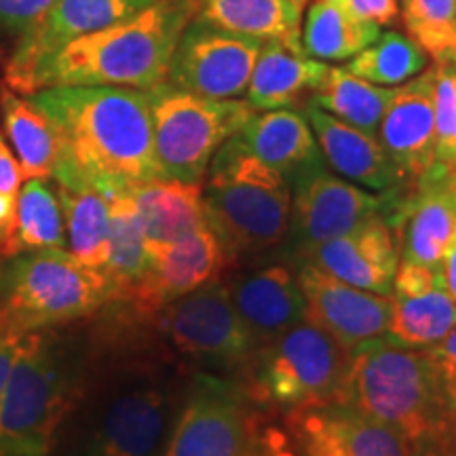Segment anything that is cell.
Masks as SVG:
<instances>
[{"instance_id": "ee69618b", "label": "cell", "mask_w": 456, "mask_h": 456, "mask_svg": "<svg viewBox=\"0 0 456 456\" xmlns=\"http://www.w3.org/2000/svg\"><path fill=\"white\" fill-rule=\"evenodd\" d=\"M431 351L442 363H456V322L446 338H444L440 345L431 346Z\"/></svg>"}, {"instance_id": "c3c4849f", "label": "cell", "mask_w": 456, "mask_h": 456, "mask_svg": "<svg viewBox=\"0 0 456 456\" xmlns=\"http://www.w3.org/2000/svg\"><path fill=\"white\" fill-rule=\"evenodd\" d=\"M456 169V127H454V146H452V169L450 171H454Z\"/></svg>"}, {"instance_id": "4dcf8cb0", "label": "cell", "mask_w": 456, "mask_h": 456, "mask_svg": "<svg viewBox=\"0 0 456 456\" xmlns=\"http://www.w3.org/2000/svg\"><path fill=\"white\" fill-rule=\"evenodd\" d=\"M4 127L20 157L24 178H49L53 175L57 140L53 125L34 104L30 95L21 98L15 91H3Z\"/></svg>"}, {"instance_id": "d6a6232c", "label": "cell", "mask_w": 456, "mask_h": 456, "mask_svg": "<svg viewBox=\"0 0 456 456\" xmlns=\"http://www.w3.org/2000/svg\"><path fill=\"white\" fill-rule=\"evenodd\" d=\"M17 239L24 249L64 248L66 224L55 188L43 178H30L17 199Z\"/></svg>"}, {"instance_id": "b9f144b4", "label": "cell", "mask_w": 456, "mask_h": 456, "mask_svg": "<svg viewBox=\"0 0 456 456\" xmlns=\"http://www.w3.org/2000/svg\"><path fill=\"white\" fill-rule=\"evenodd\" d=\"M21 340L13 338V336L0 332V403H3L4 387H7L11 368H13L17 346H20Z\"/></svg>"}, {"instance_id": "74e56055", "label": "cell", "mask_w": 456, "mask_h": 456, "mask_svg": "<svg viewBox=\"0 0 456 456\" xmlns=\"http://www.w3.org/2000/svg\"><path fill=\"white\" fill-rule=\"evenodd\" d=\"M346 13L355 20L370 21L376 26H387L399 20V3L397 0H334Z\"/></svg>"}, {"instance_id": "681fc988", "label": "cell", "mask_w": 456, "mask_h": 456, "mask_svg": "<svg viewBox=\"0 0 456 456\" xmlns=\"http://www.w3.org/2000/svg\"><path fill=\"white\" fill-rule=\"evenodd\" d=\"M452 433H454V437H456V403H454V408H452Z\"/></svg>"}, {"instance_id": "ba28073f", "label": "cell", "mask_w": 456, "mask_h": 456, "mask_svg": "<svg viewBox=\"0 0 456 456\" xmlns=\"http://www.w3.org/2000/svg\"><path fill=\"white\" fill-rule=\"evenodd\" d=\"M241 383L197 374L161 456H285V437L262 420Z\"/></svg>"}, {"instance_id": "52a82bcc", "label": "cell", "mask_w": 456, "mask_h": 456, "mask_svg": "<svg viewBox=\"0 0 456 456\" xmlns=\"http://www.w3.org/2000/svg\"><path fill=\"white\" fill-rule=\"evenodd\" d=\"M241 387L266 410L345 403L351 351L309 322L262 342L241 362Z\"/></svg>"}, {"instance_id": "7bdbcfd3", "label": "cell", "mask_w": 456, "mask_h": 456, "mask_svg": "<svg viewBox=\"0 0 456 456\" xmlns=\"http://www.w3.org/2000/svg\"><path fill=\"white\" fill-rule=\"evenodd\" d=\"M440 273H442L444 289H446V292L450 294V298L456 302V235L452 241H450L446 254H444Z\"/></svg>"}, {"instance_id": "f35d334b", "label": "cell", "mask_w": 456, "mask_h": 456, "mask_svg": "<svg viewBox=\"0 0 456 456\" xmlns=\"http://www.w3.org/2000/svg\"><path fill=\"white\" fill-rule=\"evenodd\" d=\"M21 254L17 239V199L0 192V258H13Z\"/></svg>"}, {"instance_id": "d590c367", "label": "cell", "mask_w": 456, "mask_h": 456, "mask_svg": "<svg viewBox=\"0 0 456 456\" xmlns=\"http://www.w3.org/2000/svg\"><path fill=\"white\" fill-rule=\"evenodd\" d=\"M442 283L440 269L419 265V262L399 260L395 277H393V296H419L429 292Z\"/></svg>"}, {"instance_id": "816d5d0a", "label": "cell", "mask_w": 456, "mask_h": 456, "mask_svg": "<svg viewBox=\"0 0 456 456\" xmlns=\"http://www.w3.org/2000/svg\"><path fill=\"white\" fill-rule=\"evenodd\" d=\"M285 456H296V454H294V452H288V454H285Z\"/></svg>"}, {"instance_id": "2e32d148", "label": "cell", "mask_w": 456, "mask_h": 456, "mask_svg": "<svg viewBox=\"0 0 456 456\" xmlns=\"http://www.w3.org/2000/svg\"><path fill=\"white\" fill-rule=\"evenodd\" d=\"M305 322L328 332L346 351L385 336L391 315V296H380L340 281L311 262H300L296 273Z\"/></svg>"}, {"instance_id": "f1b7e54d", "label": "cell", "mask_w": 456, "mask_h": 456, "mask_svg": "<svg viewBox=\"0 0 456 456\" xmlns=\"http://www.w3.org/2000/svg\"><path fill=\"white\" fill-rule=\"evenodd\" d=\"M393 89L363 81L346 68L330 66L323 81L313 91L309 104L322 108V110L330 112L340 121L349 123L351 127L376 135L380 118H383L387 104H389L393 95Z\"/></svg>"}, {"instance_id": "e0dca14e", "label": "cell", "mask_w": 456, "mask_h": 456, "mask_svg": "<svg viewBox=\"0 0 456 456\" xmlns=\"http://www.w3.org/2000/svg\"><path fill=\"white\" fill-rule=\"evenodd\" d=\"M288 414L298 456H410V442L402 433L349 403L300 408Z\"/></svg>"}, {"instance_id": "ab89813d", "label": "cell", "mask_w": 456, "mask_h": 456, "mask_svg": "<svg viewBox=\"0 0 456 456\" xmlns=\"http://www.w3.org/2000/svg\"><path fill=\"white\" fill-rule=\"evenodd\" d=\"M410 456H456V437L452 427L427 433L419 440L410 442Z\"/></svg>"}, {"instance_id": "bcb514c9", "label": "cell", "mask_w": 456, "mask_h": 456, "mask_svg": "<svg viewBox=\"0 0 456 456\" xmlns=\"http://www.w3.org/2000/svg\"><path fill=\"white\" fill-rule=\"evenodd\" d=\"M448 184H450V188H452V192L456 195V169L450 171V174H448Z\"/></svg>"}, {"instance_id": "836d02e7", "label": "cell", "mask_w": 456, "mask_h": 456, "mask_svg": "<svg viewBox=\"0 0 456 456\" xmlns=\"http://www.w3.org/2000/svg\"><path fill=\"white\" fill-rule=\"evenodd\" d=\"M399 20L410 38L436 61H446L456 32V0H402Z\"/></svg>"}, {"instance_id": "9a60e30c", "label": "cell", "mask_w": 456, "mask_h": 456, "mask_svg": "<svg viewBox=\"0 0 456 456\" xmlns=\"http://www.w3.org/2000/svg\"><path fill=\"white\" fill-rule=\"evenodd\" d=\"M376 140L399 184L412 191L425 180L436 165V66L393 89Z\"/></svg>"}, {"instance_id": "5b68a950", "label": "cell", "mask_w": 456, "mask_h": 456, "mask_svg": "<svg viewBox=\"0 0 456 456\" xmlns=\"http://www.w3.org/2000/svg\"><path fill=\"white\" fill-rule=\"evenodd\" d=\"M77 383L60 336L43 330L21 338L0 403V456H47L77 397Z\"/></svg>"}, {"instance_id": "6da1fadb", "label": "cell", "mask_w": 456, "mask_h": 456, "mask_svg": "<svg viewBox=\"0 0 456 456\" xmlns=\"http://www.w3.org/2000/svg\"><path fill=\"white\" fill-rule=\"evenodd\" d=\"M30 98L53 125L57 184L112 195L159 178L146 91L51 87Z\"/></svg>"}, {"instance_id": "ffe728a7", "label": "cell", "mask_w": 456, "mask_h": 456, "mask_svg": "<svg viewBox=\"0 0 456 456\" xmlns=\"http://www.w3.org/2000/svg\"><path fill=\"white\" fill-rule=\"evenodd\" d=\"M228 292L258 345L305 322V298L288 266L271 265L232 279Z\"/></svg>"}, {"instance_id": "cb8c5ba5", "label": "cell", "mask_w": 456, "mask_h": 456, "mask_svg": "<svg viewBox=\"0 0 456 456\" xmlns=\"http://www.w3.org/2000/svg\"><path fill=\"white\" fill-rule=\"evenodd\" d=\"M239 135L260 161L285 178L296 180L306 169L323 165L322 151L302 112L285 108L256 112Z\"/></svg>"}, {"instance_id": "ac0fdd59", "label": "cell", "mask_w": 456, "mask_h": 456, "mask_svg": "<svg viewBox=\"0 0 456 456\" xmlns=\"http://www.w3.org/2000/svg\"><path fill=\"white\" fill-rule=\"evenodd\" d=\"M387 201L389 191L376 197L351 182L336 178L323 165L306 169L294 180L292 197V224L300 249L346 235L370 214L380 212Z\"/></svg>"}, {"instance_id": "5bb4252c", "label": "cell", "mask_w": 456, "mask_h": 456, "mask_svg": "<svg viewBox=\"0 0 456 456\" xmlns=\"http://www.w3.org/2000/svg\"><path fill=\"white\" fill-rule=\"evenodd\" d=\"M232 262L235 258L208 222L191 235L151 254L144 277L125 296L123 305L135 315L152 317L169 302L220 279Z\"/></svg>"}, {"instance_id": "f907efd6", "label": "cell", "mask_w": 456, "mask_h": 456, "mask_svg": "<svg viewBox=\"0 0 456 456\" xmlns=\"http://www.w3.org/2000/svg\"><path fill=\"white\" fill-rule=\"evenodd\" d=\"M294 3H298V4H302V7H305V4L309 3V0H294Z\"/></svg>"}, {"instance_id": "f546056e", "label": "cell", "mask_w": 456, "mask_h": 456, "mask_svg": "<svg viewBox=\"0 0 456 456\" xmlns=\"http://www.w3.org/2000/svg\"><path fill=\"white\" fill-rule=\"evenodd\" d=\"M379 37L380 26L355 20L334 0H313L302 30V49L319 60H349Z\"/></svg>"}, {"instance_id": "7dc6e473", "label": "cell", "mask_w": 456, "mask_h": 456, "mask_svg": "<svg viewBox=\"0 0 456 456\" xmlns=\"http://www.w3.org/2000/svg\"><path fill=\"white\" fill-rule=\"evenodd\" d=\"M446 61H452V64H456V32H454V43H452V49H450V55Z\"/></svg>"}, {"instance_id": "7a4b0ae2", "label": "cell", "mask_w": 456, "mask_h": 456, "mask_svg": "<svg viewBox=\"0 0 456 456\" xmlns=\"http://www.w3.org/2000/svg\"><path fill=\"white\" fill-rule=\"evenodd\" d=\"M195 17L197 0H155L138 15L47 57L32 72L26 95L51 87H157L167 81L175 45Z\"/></svg>"}, {"instance_id": "8992f818", "label": "cell", "mask_w": 456, "mask_h": 456, "mask_svg": "<svg viewBox=\"0 0 456 456\" xmlns=\"http://www.w3.org/2000/svg\"><path fill=\"white\" fill-rule=\"evenodd\" d=\"M0 269V332L21 340L89 317L110 302L104 273L87 269L64 248L17 254Z\"/></svg>"}, {"instance_id": "4316f807", "label": "cell", "mask_w": 456, "mask_h": 456, "mask_svg": "<svg viewBox=\"0 0 456 456\" xmlns=\"http://www.w3.org/2000/svg\"><path fill=\"white\" fill-rule=\"evenodd\" d=\"M110 203V237L104 275L110 283V302H123L144 277L151 262L144 228L129 192L106 195Z\"/></svg>"}, {"instance_id": "e575fe53", "label": "cell", "mask_w": 456, "mask_h": 456, "mask_svg": "<svg viewBox=\"0 0 456 456\" xmlns=\"http://www.w3.org/2000/svg\"><path fill=\"white\" fill-rule=\"evenodd\" d=\"M456 127V64L436 61V167L450 174Z\"/></svg>"}, {"instance_id": "603a6c76", "label": "cell", "mask_w": 456, "mask_h": 456, "mask_svg": "<svg viewBox=\"0 0 456 456\" xmlns=\"http://www.w3.org/2000/svg\"><path fill=\"white\" fill-rule=\"evenodd\" d=\"M328 68V64L311 60L306 53H296L281 43L265 41L245 91L248 104L254 110L306 106Z\"/></svg>"}, {"instance_id": "8d00e7d4", "label": "cell", "mask_w": 456, "mask_h": 456, "mask_svg": "<svg viewBox=\"0 0 456 456\" xmlns=\"http://www.w3.org/2000/svg\"><path fill=\"white\" fill-rule=\"evenodd\" d=\"M55 0H0V32L17 38L47 11Z\"/></svg>"}, {"instance_id": "d6986e66", "label": "cell", "mask_w": 456, "mask_h": 456, "mask_svg": "<svg viewBox=\"0 0 456 456\" xmlns=\"http://www.w3.org/2000/svg\"><path fill=\"white\" fill-rule=\"evenodd\" d=\"M302 260L340 281L389 296L399 265V241L383 209L370 214L346 235L300 249Z\"/></svg>"}, {"instance_id": "44dd1931", "label": "cell", "mask_w": 456, "mask_h": 456, "mask_svg": "<svg viewBox=\"0 0 456 456\" xmlns=\"http://www.w3.org/2000/svg\"><path fill=\"white\" fill-rule=\"evenodd\" d=\"M300 110L305 118H309L311 127L315 131L322 155L338 174L357 184L372 188V191L387 192L391 188L402 186L376 135L351 127L349 123L340 121L313 104L302 106Z\"/></svg>"}, {"instance_id": "9c48e42d", "label": "cell", "mask_w": 456, "mask_h": 456, "mask_svg": "<svg viewBox=\"0 0 456 456\" xmlns=\"http://www.w3.org/2000/svg\"><path fill=\"white\" fill-rule=\"evenodd\" d=\"M159 178L203 184L218 148L256 112L248 100H214L161 83L148 89Z\"/></svg>"}, {"instance_id": "83f0119b", "label": "cell", "mask_w": 456, "mask_h": 456, "mask_svg": "<svg viewBox=\"0 0 456 456\" xmlns=\"http://www.w3.org/2000/svg\"><path fill=\"white\" fill-rule=\"evenodd\" d=\"M456 322V302L444 285L419 296H391L385 336L408 349H431L446 338Z\"/></svg>"}, {"instance_id": "4fadbf2b", "label": "cell", "mask_w": 456, "mask_h": 456, "mask_svg": "<svg viewBox=\"0 0 456 456\" xmlns=\"http://www.w3.org/2000/svg\"><path fill=\"white\" fill-rule=\"evenodd\" d=\"M155 0H55L28 30L17 38L4 83L24 94L32 72L68 43L100 32L138 15Z\"/></svg>"}, {"instance_id": "7c38bea8", "label": "cell", "mask_w": 456, "mask_h": 456, "mask_svg": "<svg viewBox=\"0 0 456 456\" xmlns=\"http://www.w3.org/2000/svg\"><path fill=\"white\" fill-rule=\"evenodd\" d=\"M174 393L157 376H135L108 399L83 456H161Z\"/></svg>"}, {"instance_id": "f6af8a7d", "label": "cell", "mask_w": 456, "mask_h": 456, "mask_svg": "<svg viewBox=\"0 0 456 456\" xmlns=\"http://www.w3.org/2000/svg\"><path fill=\"white\" fill-rule=\"evenodd\" d=\"M442 370H444V383H446L450 402H452V406H454L456 403V363H442Z\"/></svg>"}, {"instance_id": "8fae6325", "label": "cell", "mask_w": 456, "mask_h": 456, "mask_svg": "<svg viewBox=\"0 0 456 456\" xmlns=\"http://www.w3.org/2000/svg\"><path fill=\"white\" fill-rule=\"evenodd\" d=\"M262 43L260 38L192 20L175 45L165 83L203 98H241Z\"/></svg>"}, {"instance_id": "d4e9b609", "label": "cell", "mask_w": 456, "mask_h": 456, "mask_svg": "<svg viewBox=\"0 0 456 456\" xmlns=\"http://www.w3.org/2000/svg\"><path fill=\"white\" fill-rule=\"evenodd\" d=\"M302 9L294 0H197L195 20L305 53Z\"/></svg>"}, {"instance_id": "277c9868", "label": "cell", "mask_w": 456, "mask_h": 456, "mask_svg": "<svg viewBox=\"0 0 456 456\" xmlns=\"http://www.w3.org/2000/svg\"><path fill=\"white\" fill-rule=\"evenodd\" d=\"M205 212L232 258L275 248L292 228V186L232 135L218 148L203 186Z\"/></svg>"}, {"instance_id": "7402d4cb", "label": "cell", "mask_w": 456, "mask_h": 456, "mask_svg": "<svg viewBox=\"0 0 456 456\" xmlns=\"http://www.w3.org/2000/svg\"><path fill=\"white\" fill-rule=\"evenodd\" d=\"M127 192L138 209L148 254H155L208 224L203 184L157 178Z\"/></svg>"}, {"instance_id": "1f68e13d", "label": "cell", "mask_w": 456, "mask_h": 456, "mask_svg": "<svg viewBox=\"0 0 456 456\" xmlns=\"http://www.w3.org/2000/svg\"><path fill=\"white\" fill-rule=\"evenodd\" d=\"M429 68V55L412 38L385 32L353 57L346 70L374 85H403Z\"/></svg>"}, {"instance_id": "484cf974", "label": "cell", "mask_w": 456, "mask_h": 456, "mask_svg": "<svg viewBox=\"0 0 456 456\" xmlns=\"http://www.w3.org/2000/svg\"><path fill=\"white\" fill-rule=\"evenodd\" d=\"M70 254L87 269L104 273L110 237V203L94 186L57 184Z\"/></svg>"}, {"instance_id": "30bf717a", "label": "cell", "mask_w": 456, "mask_h": 456, "mask_svg": "<svg viewBox=\"0 0 456 456\" xmlns=\"http://www.w3.org/2000/svg\"><path fill=\"white\" fill-rule=\"evenodd\" d=\"M155 315L161 334L182 355L241 363L258 346L232 305L228 283L220 279L169 302Z\"/></svg>"}, {"instance_id": "60d3db41", "label": "cell", "mask_w": 456, "mask_h": 456, "mask_svg": "<svg viewBox=\"0 0 456 456\" xmlns=\"http://www.w3.org/2000/svg\"><path fill=\"white\" fill-rule=\"evenodd\" d=\"M21 180H24L21 165L15 161L7 142L0 135V192H7V195L17 197V192H20L21 188Z\"/></svg>"}, {"instance_id": "3957f363", "label": "cell", "mask_w": 456, "mask_h": 456, "mask_svg": "<svg viewBox=\"0 0 456 456\" xmlns=\"http://www.w3.org/2000/svg\"><path fill=\"white\" fill-rule=\"evenodd\" d=\"M345 403L393 427L408 442L452 427V402L440 359L431 349H408L387 336L351 353Z\"/></svg>"}]
</instances>
